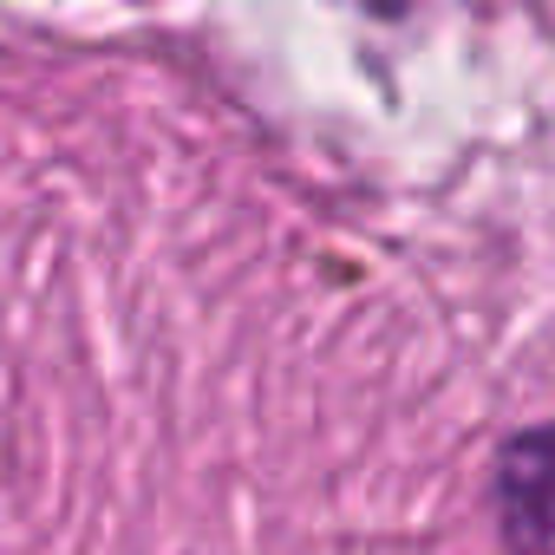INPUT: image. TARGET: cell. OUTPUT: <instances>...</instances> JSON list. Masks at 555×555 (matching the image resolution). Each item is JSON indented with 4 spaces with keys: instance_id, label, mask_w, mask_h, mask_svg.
Masks as SVG:
<instances>
[{
    "instance_id": "obj_1",
    "label": "cell",
    "mask_w": 555,
    "mask_h": 555,
    "mask_svg": "<svg viewBox=\"0 0 555 555\" xmlns=\"http://www.w3.org/2000/svg\"><path fill=\"white\" fill-rule=\"evenodd\" d=\"M418 255L144 47L0 40V555H477Z\"/></svg>"
},
{
    "instance_id": "obj_2",
    "label": "cell",
    "mask_w": 555,
    "mask_h": 555,
    "mask_svg": "<svg viewBox=\"0 0 555 555\" xmlns=\"http://www.w3.org/2000/svg\"><path fill=\"white\" fill-rule=\"evenodd\" d=\"M496 529L509 555H555V425L516 431L496 457Z\"/></svg>"
}]
</instances>
